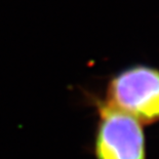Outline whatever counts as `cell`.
Returning <instances> with one entry per match:
<instances>
[{"mask_svg":"<svg viewBox=\"0 0 159 159\" xmlns=\"http://www.w3.org/2000/svg\"><path fill=\"white\" fill-rule=\"evenodd\" d=\"M108 104L143 122L159 120V71L134 67L111 81Z\"/></svg>","mask_w":159,"mask_h":159,"instance_id":"cell-1","label":"cell"},{"mask_svg":"<svg viewBox=\"0 0 159 159\" xmlns=\"http://www.w3.org/2000/svg\"><path fill=\"white\" fill-rule=\"evenodd\" d=\"M96 154L98 159H145L140 121L109 104L102 106Z\"/></svg>","mask_w":159,"mask_h":159,"instance_id":"cell-2","label":"cell"}]
</instances>
